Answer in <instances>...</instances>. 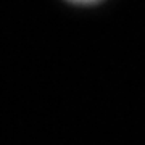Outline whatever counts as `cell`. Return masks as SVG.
I'll return each mask as SVG.
<instances>
[{"mask_svg": "<svg viewBox=\"0 0 145 145\" xmlns=\"http://www.w3.org/2000/svg\"><path fill=\"white\" fill-rule=\"evenodd\" d=\"M68 2H71L74 5H93V3H97L100 0H68Z\"/></svg>", "mask_w": 145, "mask_h": 145, "instance_id": "6da1fadb", "label": "cell"}]
</instances>
